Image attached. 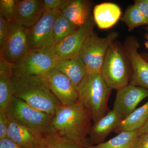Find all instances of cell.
Wrapping results in <instances>:
<instances>
[{
	"mask_svg": "<svg viewBox=\"0 0 148 148\" xmlns=\"http://www.w3.org/2000/svg\"><path fill=\"white\" fill-rule=\"evenodd\" d=\"M12 86L13 96L53 116L62 106L40 76L13 74Z\"/></svg>",
	"mask_w": 148,
	"mask_h": 148,
	"instance_id": "obj_1",
	"label": "cell"
},
{
	"mask_svg": "<svg viewBox=\"0 0 148 148\" xmlns=\"http://www.w3.org/2000/svg\"><path fill=\"white\" fill-rule=\"evenodd\" d=\"M92 121L90 114L78 101L59 106L53 116V125L61 135L88 147L90 146L88 137Z\"/></svg>",
	"mask_w": 148,
	"mask_h": 148,
	"instance_id": "obj_2",
	"label": "cell"
},
{
	"mask_svg": "<svg viewBox=\"0 0 148 148\" xmlns=\"http://www.w3.org/2000/svg\"><path fill=\"white\" fill-rule=\"evenodd\" d=\"M112 90L100 73L87 74L77 89L78 101L90 114L93 123L108 112V102Z\"/></svg>",
	"mask_w": 148,
	"mask_h": 148,
	"instance_id": "obj_3",
	"label": "cell"
},
{
	"mask_svg": "<svg viewBox=\"0 0 148 148\" xmlns=\"http://www.w3.org/2000/svg\"><path fill=\"white\" fill-rule=\"evenodd\" d=\"M9 118L40 133L42 137L55 132L53 116L13 96L6 108Z\"/></svg>",
	"mask_w": 148,
	"mask_h": 148,
	"instance_id": "obj_4",
	"label": "cell"
},
{
	"mask_svg": "<svg viewBox=\"0 0 148 148\" xmlns=\"http://www.w3.org/2000/svg\"><path fill=\"white\" fill-rule=\"evenodd\" d=\"M101 74L109 87L117 91L130 84L129 73L120 48L114 42L110 45L101 69Z\"/></svg>",
	"mask_w": 148,
	"mask_h": 148,
	"instance_id": "obj_5",
	"label": "cell"
},
{
	"mask_svg": "<svg viewBox=\"0 0 148 148\" xmlns=\"http://www.w3.org/2000/svg\"><path fill=\"white\" fill-rule=\"evenodd\" d=\"M117 36V34L113 32L106 37L101 38L93 32L85 40L79 55L85 65L87 74L101 73L108 48Z\"/></svg>",
	"mask_w": 148,
	"mask_h": 148,
	"instance_id": "obj_6",
	"label": "cell"
},
{
	"mask_svg": "<svg viewBox=\"0 0 148 148\" xmlns=\"http://www.w3.org/2000/svg\"><path fill=\"white\" fill-rule=\"evenodd\" d=\"M29 29L14 21L8 22L4 41L0 47V57L14 64L30 50Z\"/></svg>",
	"mask_w": 148,
	"mask_h": 148,
	"instance_id": "obj_7",
	"label": "cell"
},
{
	"mask_svg": "<svg viewBox=\"0 0 148 148\" xmlns=\"http://www.w3.org/2000/svg\"><path fill=\"white\" fill-rule=\"evenodd\" d=\"M53 50L31 49L13 64V74L41 76L55 67Z\"/></svg>",
	"mask_w": 148,
	"mask_h": 148,
	"instance_id": "obj_8",
	"label": "cell"
},
{
	"mask_svg": "<svg viewBox=\"0 0 148 148\" xmlns=\"http://www.w3.org/2000/svg\"><path fill=\"white\" fill-rule=\"evenodd\" d=\"M61 12L58 10L45 9L38 21L29 29L28 40L31 49L53 50V24Z\"/></svg>",
	"mask_w": 148,
	"mask_h": 148,
	"instance_id": "obj_9",
	"label": "cell"
},
{
	"mask_svg": "<svg viewBox=\"0 0 148 148\" xmlns=\"http://www.w3.org/2000/svg\"><path fill=\"white\" fill-rule=\"evenodd\" d=\"M95 23L90 16L75 32L56 44L53 53L56 60H65L79 55L83 44L93 33Z\"/></svg>",
	"mask_w": 148,
	"mask_h": 148,
	"instance_id": "obj_10",
	"label": "cell"
},
{
	"mask_svg": "<svg viewBox=\"0 0 148 148\" xmlns=\"http://www.w3.org/2000/svg\"><path fill=\"white\" fill-rule=\"evenodd\" d=\"M41 77L62 106H69L78 102L77 90L69 78L55 67Z\"/></svg>",
	"mask_w": 148,
	"mask_h": 148,
	"instance_id": "obj_11",
	"label": "cell"
},
{
	"mask_svg": "<svg viewBox=\"0 0 148 148\" xmlns=\"http://www.w3.org/2000/svg\"><path fill=\"white\" fill-rule=\"evenodd\" d=\"M140 47L136 39H127L124 45V51L131 64L132 74L130 84L148 89V63L139 54Z\"/></svg>",
	"mask_w": 148,
	"mask_h": 148,
	"instance_id": "obj_12",
	"label": "cell"
},
{
	"mask_svg": "<svg viewBox=\"0 0 148 148\" xmlns=\"http://www.w3.org/2000/svg\"><path fill=\"white\" fill-rule=\"evenodd\" d=\"M148 97V89L129 84L117 90L113 110L123 119L136 109L143 100Z\"/></svg>",
	"mask_w": 148,
	"mask_h": 148,
	"instance_id": "obj_13",
	"label": "cell"
},
{
	"mask_svg": "<svg viewBox=\"0 0 148 148\" xmlns=\"http://www.w3.org/2000/svg\"><path fill=\"white\" fill-rule=\"evenodd\" d=\"M44 11L42 0H17L14 21L29 29L38 21Z\"/></svg>",
	"mask_w": 148,
	"mask_h": 148,
	"instance_id": "obj_14",
	"label": "cell"
},
{
	"mask_svg": "<svg viewBox=\"0 0 148 148\" xmlns=\"http://www.w3.org/2000/svg\"><path fill=\"white\" fill-rule=\"evenodd\" d=\"M123 119L113 110L108 111L101 119L93 123L88 135L90 146L104 143L109 134L119 125Z\"/></svg>",
	"mask_w": 148,
	"mask_h": 148,
	"instance_id": "obj_15",
	"label": "cell"
},
{
	"mask_svg": "<svg viewBox=\"0 0 148 148\" xmlns=\"http://www.w3.org/2000/svg\"><path fill=\"white\" fill-rule=\"evenodd\" d=\"M42 137L37 131L9 119L7 138L18 145L25 148H37Z\"/></svg>",
	"mask_w": 148,
	"mask_h": 148,
	"instance_id": "obj_16",
	"label": "cell"
},
{
	"mask_svg": "<svg viewBox=\"0 0 148 148\" xmlns=\"http://www.w3.org/2000/svg\"><path fill=\"white\" fill-rule=\"evenodd\" d=\"M55 68L69 78L77 90L87 75L86 67L79 55L65 60H56Z\"/></svg>",
	"mask_w": 148,
	"mask_h": 148,
	"instance_id": "obj_17",
	"label": "cell"
},
{
	"mask_svg": "<svg viewBox=\"0 0 148 148\" xmlns=\"http://www.w3.org/2000/svg\"><path fill=\"white\" fill-rule=\"evenodd\" d=\"M90 4L84 0H67L61 10L67 19L79 27L84 24L90 15Z\"/></svg>",
	"mask_w": 148,
	"mask_h": 148,
	"instance_id": "obj_18",
	"label": "cell"
},
{
	"mask_svg": "<svg viewBox=\"0 0 148 148\" xmlns=\"http://www.w3.org/2000/svg\"><path fill=\"white\" fill-rule=\"evenodd\" d=\"M121 14L119 7L113 3L100 4L95 5L93 9V19L101 29H108L113 26Z\"/></svg>",
	"mask_w": 148,
	"mask_h": 148,
	"instance_id": "obj_19",
	"label": "cell"
},
{
	"mask_svg": "<svg viewBox=\"0 0 148 148\" xmlns=\"http://www.w3.org/2000/svg\"><path fill=\"white\" fill-rule=\"evenodd\" d=\"M148 118V101L123 119L114 131L118 134L122 131L138 130Z\"/></svg>",
	"mask_w": 148,
	"mask_h": 148,
	"instance_id": "obj_20",
	"label": "cell"
},
{
	"mask_svg": "<svg viewBox=\"0 0 148 148\" xmlns=\"http://www.w3.org/2000/svg\"><path fill=\"white\" fill-rule=\"evenodd\" d=\"M87 148L86 146L74 142L55 131L42 137L37 148Z\"/></svg>",
	"mask_w": 148,
	"mask_h": 148,
	"instance_id": "obj_21",
	"label": "cell"
},
{
	"mask_svg": "<svg viewBox=\"0 0 148 148\" xmlns=\"http://www.w3.org/2000/svg\"><path fill=\"white\" fill-rule=\"evenodd\" d=\"M138 136V130L122 131L108 141L87 148H132Z\"/></svg>",
	"mask_w": 148,
	"mask_h": 148,
	"instance_id": "obj_22",
	"label": "cell"
},
{
	"mask_svg": "<svg viewBox=\"0 0 148 148\" xmlns=\"http://www.w3.org/2000/svg\"><path fill=\"white\" fill-rule=\"evenodd\" d=\"M79 27L69 21L60 12L56 18L53 26V37L55 45L75 32Z\"/></svg>",
	"mask_w": 148,
	"mask_h": 148,
	"instance_id": "obj_23",
	"label": "cell"
},
{
	"mask_svg": "<svg viewBox=\"0 0 148 148\" xmlns=\"http://www.w3.org/2000/svg\"><path fill=\"white\" fill-rule=\"evenodd\" d=\"M121 20L126 24L129 31L139 26L148 24V19L142 14L135 4L127 9Z\"/></svg>",
	"mask_w": 148,
	"mask_h": 148,
	"instance_id": "obj_24",
	"label": "cell"
},
{
	"mask_svg": "<svg viewBox=\"0 0 148 148\" xmlns=\"http://www.w3.org/2000/svg\"><path fill=\"white\" fill-rule=\"evenodd\" d=\"M12 77L0 75V110H6L13 98Z\"/></svg>",
	"mask_w": 148,
	"mask_h": 148,
	"instance_id": "obj_25",
	"label": "cell"
},
{
	"mask_svg": "<svg viewBox=\"0 0 148 148\" xmlns=\"http://www.w3.org/2000/svg\"><path fill=\"white\" fill-rule=\"evenodd\" d=\"M17 0H1L0 16L8 22L14 21Z\"/></svg>",
	"mask_w": 148,
	"mask_h": 148,
	"instance_id": "obj_26",
	"label": "cell"
},
{
	"mask_svg": "<svg viewBox=\"0 0 148 148\" xmlns=\"http://www.w3.org/2000/svg\"><path fill=\"white\" fill-rule=\"evenodd\" d=\"M9 119L6 110H0V140L7 138Z\"/></svg>",
	"mask_w": 148,
	"mask_h": 148,
	"instance_id": "obj_27",
	"label": "cell"
},
{
	"mask_svg": "<svg viewBox=\"0 0 148 148\" xmlns=\"http://www.w3.org/2000/svg\"><path fill=\"white\" fill-rule=\"evenodd\" d=\"M67 0H43L45 10H61Z\"/></svg>",
	"mask_w": 148,
	"mask_h": 148,
	"instance_id": "obj_28",
	"label": "cell"
},
{
	"mask_svg": "<svg viewBox=\"0 0 148 148\" xmlns=\"http://www.w3.org/2000/svg\"><path fill=\"white\" fill-rule=\"evenodd\" d=\"M13 64H10L3 58L0 57V75H8L12 76Z\"/></svg>",
	"mask_w": 148,
	"mask_h": 148,
	"instance_id": "obj_29",
	"label": "cell"
},
{
	"mask_svg": "<svg viewBox=\"0 0 148 148\" xmlns=\"http://www.w3.org/2000/svg\"><path fill=\"white\" fill-rule=\"evenodd\" d=\"M8 22L0 16V47L4 41L8 30Z\"/></svg>",
	"mask_w": 148,
	"mask_h": 148,
	"instance_id": "obj_30",
	"label": "cell"
},
{
	"mask_svg": "<svg viewBox=\"0 0 148 148\" xmlns=\"http://www.w3.org/2000/svg\"><path fill=\"white\" fill-rule=\"evenodd\" d=\"M132 148H148V134L138 136Z\"/></svg>",
	"mask_w": 148,
	"mask_h": 148,
	"instance_id": "obj_31",
	"label": "cell"
},
{
	"mask_svg": "<svg viewBox=\"0 0 148 148\" xmlns=\"http://www.w3.org/2000/svg\"><path fill=\"white\" fill-rule=\"evenodd\" d=\"M134 4L142 14L148 19V0H137L135 1Z\"/></svg>",
	"mask_w": 148,
	"mask_h": 148,
	"instance_id": "obj_32",
	"label": "cell"
},
{
	"mask_svg": "<svg viewBox=\"0 0 148 148\" xmlns=\"http://www.w3.org/2000/svg\"><path fill=\"white\" fill-rule=\"evenodd\" d=\"M0 148H25L18 145L9 138L0 140Z\"/></svg>",
	"mask_w": 148,
	"mask_h": 148,
	"instance_id": "obj_33",
	"label": "cell"
},
{
	"mask_svg": "<svg viewBox=\"0 0 148 148\" xmlns=\"http://www.w3.org/2000/svg\"><path fill=\"white\" fill-rule=\"evenodd\" d=\"M143 134H148V118L145 123L138 130V136Z\"/></svg>",
	"mask_w": 148,
	"mask_h": 148,
	"instance_id": "obj_34",
	"label": "cell"
},
{
	"mask_svg": "<svg viewBox=\"0 0 148 148\" xmlns=\"http://www.w3.org/2000/svg\"><path fill=\"white\" fill-rule=\"evenodd\" d=\"M142 56L144 58V59L148 63V54H144L142 55Z\"/></svg>",
	"mask_w": 148,
	"mask_h": 148,
	"instance_id": "obj_35",
	"label": "cell"
},
{
	"mask_svg": "<svg viewBox=\"0 0 148 148\" xmlns=\"http://www.w3.org/2000/svg\"><path fill=\"white\" fill-rule=\"evenodd\" d=\"M147 39H148V36H147Z\"/></svg>",
	"mask_w": 148,
	"mask_h": 148,
	"instance_id": "obj_36",
	"label": "cell"
},
{
	"mask_svg": "<svg viewBox=\"0 0 148 148\" xmlns=\"http://www.w3.org/2000/svg\"></svg>",
	"mask_w": 148,
	"mask_h": 148,
	"instance_id": "obj_37",
	"label": "cell"
}]
</instances>
